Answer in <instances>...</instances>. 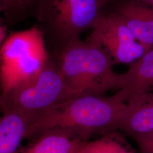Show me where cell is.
Wrapping results in <instances>:
<instances>
[{"label":"cell","mask_w":153,"mask_h":153,"mask_svg":"<svg viewBox=\"0 0 153 153\" xmlns=\"http://www.w3.org/2000/svg\"><path fill=\"white\" fill-rule=\"evenodd\" d=\"M126 107L116 94L111 97L82 95L72 97L38 116L28 129L27 138L43 131H69L82 141L94 133L114 131Z\"/></svg>","instance_id":"6da1fadb"},{"label":"cell","mask_w":153,"mask_h":153,"mask_svg":"<svg viewBox=\"0 0 153 153\" xmlns=\"http://www.w3.org/2000/svg\"><path fill=\"white\" fill-rule=\"evenodd\" d=\"M113 61L98 44L77 39L61 47L59 67L76 95H103L124 86L123 73L113 69Z\"/></svg>","instance_id":"7a4b0ae2"},{"label":"cell","mask_w":153,"mask_h":153,"mask_svg":"<svg viewBox=\"0 0 153 153\" xmlns=\"http://www.w3.org/2000/svg\"><path fill=\"white\" fill-rule=\"evenodd\" d=\"M44 36L40 28L35 26L10 33L1 45L2 95L32 80L49 64V54L45 47Z\"/></svg>","instance_id":"3957f363"},{"label":"cell","mask_w":153,"mask_h":153,"mask_svg":"<svg viewBox=\"0 0 153 153\" xmlns=\"http://www.w3.org/2000/svg\"><path fill=\"white\" fill-rule=\"evenodd\" d=\"M102 7L98 0H40L34 16L44 35L49 33L62 47L93 28Z\"/></svg>","instance_id":"277c9868"},{"label":"cell","mask_w":153,"mask_h":153,"mask_svg":"<svg viewBox=\"0 0 153 153\" xmlns=\"http://www.w3.org/2000/svg\"><path fill=\"white\" fill-rule=\"evenodd\" d=\"M77 96L68 86L59 65L49 64L32 80L1 95L2 110L16 109L38 116Z\"/></svg>","instance_id":"5b68a950"},{"label":"cell","mask_w":153,"mask_h":153,"mask_svg":"<svg viewBox=\"0 0 153 153\" xmlns=\"http://www.w3.org/2000/svg\"><path fill=\"white\" fill-rule=\"evenodd\" d=\"M87 39L103 48L114 64L131 65L149 51L116 13L101 15Z\"/></svg>","instance_id":"8992f818"},{"label":"cell","mask_w":153,"mask_h":153,"mask_svg":"<svg viewBox=\"0 0 153 153\" xmlns=\"http://www.w3.org/2000/svg\"><path fill=\"white\" fill-rule=\"evenodd\" d=\"M118 130L131 138L153 131V93L139 95L126 103L114 128V131Z\"/></svg>","instance_id":"52a82bcc"},{"label":"cell","mask_w":153,"mask_h":153,"mask_svg":"<svg viewBox=\"0 0 153 153\" xmlns=\"http://www.w3.org/2000/svg\"><path fill=\"white\" fill-rule=\"evenodd\" d=\"M124 86L116 94L125 103L153 90V48L123 73Z\"/></svg>","instance_id":"ba28073f"},{"label":"cell","mask_w":153,"mask_h":153,"mask_svg":"<svg viewBox=\"0 0 153 153\" xmlns=\"http://www.w3.org/2000/svg\"><path fill=\"white\" fill-rule=\"evenodd\" d=\"M0 120V153H18L36 115L16 109L2 110Z\"/></svg>","instance_id":"9c48e42d"},{"label":"cell","mask_w":153,"mask_h":153,"mask_svg":"<svg viewBox=\"0 0 153 153\" xmlns=\"http://www.w3.org/2000/svg\"><path fill=\"white\" fill-rule=\"evenodd\" d=\"M116 13L138 42L149 51L153 48V8L131 0L121 5Z\"/></svg>","instance_id":"30bf717a"},{"label":"cell","mask_w":153,"mask_h":153,"mask_svg":"<svg viewBox=\"0 0 153 153\" xmlns=\"http://www.w3.org/2000/svg\"><path fill=\"white\" fill-rule=\"evenodd\" d=\"M40 134L35 142L18 153H71L80 140L71 132L60 129Z\"/></svg>","instance_id":"8fae6325"},{"label":"cell","mask_w":153,"mask_h":153,"mask_svg":"<svg viewBox=\"0 0 153 153\" xmlns=\"http://www.w3.org/2000/svg\"><path fill=\"white\" fill-rule=\"evenodd\" d=\"M71 153H140L118 131H109L93 141L79 140Z\"/></svg>","instance_id":"7c38bea8"},{"label":"cell","mask_w":153,"mask_h":153,"mask_svg":"<svg viewBox=\"0 0 153 153\" xmlns=\"http://www.w3.org/2000/svg\"><path fill=\"white\" fill-rule=\"evenodd\" d=\"M40 0H0V11L7 26L34 16Z\"/></svg>","instance_id":"4fadbf2b"},{"label":"cell","mask_w":153,"mask_h":153,"mask_svg":"<svg viewBox=\"0 0 153 153\" xmlns=\"http://www.w3.org/2000/svg\"><path fill=\"white\" fill-rule=\"evenodd\" d=\"M139 148L140 153H153V131L131 137Z\"/></svg>","instance_id":"5bb4252c"},{"label":"cell","mask_w":153,"mask_h":153,"mask_svg":"<svg viewBox=\"0 0 153 153\" xmlns=\"http://www.w3.org/2000/svg\"><path fill=\"white\" fill-rule=\"evenodd\" d=\"M8 33V26L2 18V22L1 21L0 25V44H2L9 36Z\"/></svg>","instance_id":"9a60e30c"},{"label":"cell","mask_w":153,"mask_h":153,"mask_svg":"<svg viewBox=\"0 0 153 153\" xmlns=\"http://www.w3.org/2000/svg\"><path fill=\"white\" fill-rule=\"evenodd\" d=\"M108 1V0H98L99 3L100 4V5L102 6H103V5L105 4Z\"/></svg>","instance_id":"2e32d148"}]
</instances>
